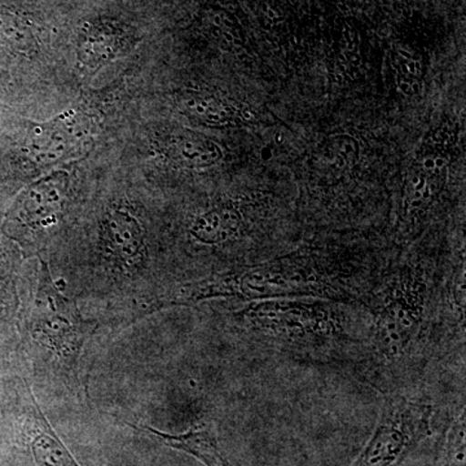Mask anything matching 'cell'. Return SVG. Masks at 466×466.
I'll list each match as a JSON object with an SVG mask.
<instances>
[{"mask_svg": "<svg viewBox=\"0 0 466 466\" xmlns=\"http://www.w3.org/2000/svg\"><path fill=\"white\" fill-rule=\"evenodd\" d=\"M96 323L82 317L75 299H67L52 280L42 262L38 287L26 320L30 345L42 366L69 386L76 385L86 346Z\"/></svg>", "mask_w": 466, "mask_h": 466, "instance_id": "7a4b0ae2", "label": "cell"}, {"mask_svg": "<svg viewBox=\"0 0 466 466\" xmlns=\"http://www.w3.org/2000/svg\"><path fill=\"white\" fill-rule=\"evenodd\" d=\"M428 279L416 267H404L386 290L375 324L379 357L395 361L406 357L420 337L428 300Z\"/></svg>", "mask_w": 466, "mask_h": 466, "instance_id": "277c9868", "label": "cell"}, {"mask_svg": "<svg viewBox=\"0 0 466 466\" xmlns=\"http://www.w3.org/2000/svg\"><path fill=\"white\" fill-rule=\"evenodd\" d=\"M161 149L171 164L192 170L214 167L223 157V150L216 142L191 133L168 135Z\"/></svg>", "mask_w": 466, "mask_h": 466, "instance_id": "7c38bea8", "label": "cell"}, {"mask_svg": "<svg viewBox=\"0 0 466 466\" xmlns=\"http://www.w3.org/2000/svg\"><path fill=\"white\" fill-rule=\"evenodd\" d=\"M30 417L33 421L32 452L35 466H79L36 403L30 410Z\"/></svg>", "mask_w": 466, "mask_h": 466, "instance_id": "5bb4252c", "label": "cell"}, {"mask_svg": "<svg viewBox=\"0 0 466 466\" xmlns=\"http://www.w3.org/2000/svg\"><path fill=\"white\" fill-rule=\"evenodd\" d=\"M90 134V119L81 110H67L50 121L34 126L27 149L35 164H57L86 142Z\"/></svg>", "mask_w": 466, "mask_h": 466, "instance_id": "ba28073f", "label": "cell"}, {"mask_svg": "<svg viewBox=\"0 0 466 466\" xmlns=\"http://www.w3.org/2000/svg\"><path fill=\"white\" fill-rule=\"evenodd\" d=\"M12 289V269L9 266L7 257L0 247V308L7 305L9 300L14 299Z\"/></svg>", "mask_w": 466, "mask_h": 466, "instance_id": "44dd1931", "label": "cell"}, {"mask_svg": "<svg viewBox=\"0 0 466 466\" xmlns=\"http://www.w3.org/2000/svg\"><path fill=\"white\" fill-rule=\"evenodd\" d=\"M177 104L186 115L208 127H227L238 121L235 106L216 95L189 91L180 95Z\"/></svg>", "mask_w": 466, "mask_h": 466, "instance_id": "9a60e30c", "label": "cell"}, {"mask_svg": "<svg viewBox=\"0 0 466 466\" xmlns=\"http://www.w3.org/2000/svg\"><path fill=\"white\" fill-rule=\"evenodd\" d=\"M126 424L140 433L149 435L153 440L170 447V449L188 453L193 458L200 460L204 465L232 466L220 451L216 435L208 428L201 426V428L189 429L186 433L168 434L148 425L133 424V422H126Z\"/></svg>", "mask_w": 466, "mask_h": 466, "instance_id": "8fae6325", "label": "cell"}, {"mask_svg": "<svg viewBox=\"0 0 466 466\" xmlns=\"http://www.w3.org/2000/svg\"><path fill=\"white\" fill-rule=\"evenodd\" d=\"M69 182V174L66 170H52L46 174L18 200L11 222L33 232L45 231L56 225L66 208Z\"/></svg>", "mask_w": 466, "mask_h": 466, "instance_id": "9c48e42d", "label": "cell"}, {"mask_svg": "<svg viewBox=\"0 0 466 466\" xmlns=\"http://www.w3.org/2000/svg\"><path fill=\"white\" fill-rule=\"evenodd\" d=\"M242 214L233 205H220L196 217L189 235L202 245H220L232 240L240 232Z\"/></svg>", "mask_w": 466, "mask_h": 466, "instance_id": "4fadbf2b", "label": "cell"}, {"mask_svg": "<svg viewBox=\"0 0 466 466\" xmlns=\"http://www.w3.org/2000/svg\"><path fill=\"white\" fill-rule=\"evenodd\" d=\"M0 33L20 50H32L35 45V34L30 24L5 9H0Z\"/></svg>", "mask_w": 466, "mask_h": 466, "instance_id": "ac0fdd59", "label": "cell"}, {"mask_svg": "<svg viewBox=\"0 0 466 466\" xmlns=\"http://www.w3.org/2000/svg\"><path fill=\"white\" fill-rule=\"evenodd\" d=\"M451 153L420 146L408 168L403 188V217L410 223L426 217L447 182Z\"/></svg>", "mask_w": 466, "mask_h": 466, "instance_id": "8992f818", "label": "cell"}, {"mask_svg": "<svg viewBox=\"0 0 466 466\" xmlns=\"http://www.w3.org/2000/svg\"><path fill=\"white\" fill-rule=\"evenodd\" d=\"M104 248L126 268H137L146 260V238L142 223L127 207L115 205L101 222Z\"/></svg>", "mask_w": 466, "mask_h": 466, "instance_id": "30bf717a", "label": "cell"}, {"mask_svg": "<svg viewBox=\"0 0 466 466\" xmlns=\"http://www.w3.org/2000/svg\"><path fill=\"white\" fill-rule=\"evenodd\" d=\"M429 404L395 398L385 404L366 447L350 466H400L420 441L431 434Z\"/></svg>", "mask_w": 466, "mask_h": 466, "instance_id": "5b68a950", "label": "cell"}, {"mask_svg": "<svg viewBox=\"0 0 466 466\" xmlns=\"http://www.w3.org/2000/svg\"><path fill=\"white\" fill-rule=\"evenodd\" d=\"M458 125L452 119H447L443 124L437 126L433 130L429 131L422 139V146L429 148L443 150V152H452L458 140Z\"/></svg>", "mask_w": 466, "mask_h": 466, "instance_id": "ffe728a7", "label": "cell"}, {"mask_svg": "<svg viewBox=\"0 0 466 466\" xmlns=\"http://www.w3.org/2000/svg\"><path fill=\"white\" fill-rule=\"evenodd\" d=\"M390 57L401 94L408 96L417 94L426 75L424 55L412 46L398 42L392 46Z\"/></svg>", "mask_w": 466, "mask_h": 466, "instance_id": "2e32d148", "label": "cell"}, {"mask_svg": "<svg viewBox=\"0 0 466 466\" xmlns=\"http://www.w3.org/2000/svg\"><path fill=\"white\" fill-rule=\"evenodd\" d=\"M238 317L251 332L293 346L332 341L345 332L341 306L337 300L317 297L251 302Z\"/></svg>", "mask_w": 466, "mask_h": 466, "instance_id": "3957f363", "label": "cell"}, {"mask_svg": "<svg viewBox=\"0 0 466 466\" xmlns=\"http://www.w3.org/2000/svg\"><path fill=\"white\" fill-rule=\"evenodd\" d=\"M293 297L348 299L341 283L309 257H285L251 266L241 271L213 276L208 280L187 284L150 303L147 311L173 306H191L201 300L235 299L258 302Z\"/></svg>", "mask_w": 466, "mask_h": 466, "instance_id": "6da1fadb", "label": "cell"}, {"mask_svg": "<svg viewBox=\"0 0 466 466\" xmlns=\"http://www.w3.org/2000/svg\"><path fill=\"white\" fill-rule=\"evenodd\" d=\"M137 45L134 34L112 18H97L85 24L76 41V67L91 79L113 61L124 57Z\"/></svg>", "mask_w": 466, "mask_h": 466, "instance_id": "52a82bcc", "label": "cell"}, {"mask_svg": "<svg viewBox=\"0 0 466 466\" xmlns=\"http://www.w3.org/2000/svg\"><path fill=\"white\" fill-rule=\"evenodd\" d=\"M319 155L328 167L348 173L357 165L359 143L351 135H330L321 143Z\"/></svg>", "mask_w": 466, "mask_h": 466, "instance_id": "e0dca14e", "label": "cell"}, {"mask_svg": "<svg viewBox=\"0 0 466 466\" xmlns=\"http://www.w3.org/2000/svg\"><path fill=\"white\" fill-rule=\"evenodd\" d=\"M466 424L465 410L453 421L446 444H444L443 458L441 466H465L466 456Z\"/></svg>", "mask_w": 466, "mask_h": 466, "instance_id": "d6986e66", "label": "cell"}]
</instances>
